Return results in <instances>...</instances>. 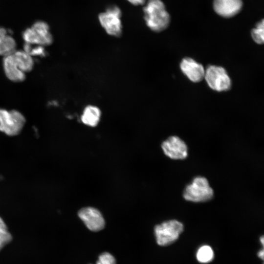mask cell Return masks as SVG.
<instances>
[{
  "mask_svg": "<svg viewBox=\"0 0 264 264\" xmlns=\"http://www.w3.org/2000/svg\"><path fill=\"white\" fill-rule=\"evenodd\" d=\"M204 78L209 87L215 91H227L231 88V79L226 70L221 66H209L205 70Z\"/></svg>",
  "mask_w": 264,
  "mask_h": 264,
  "instance_id": "cell-7",
  "label": "cell"
},
{
  "mask_svg": "<svg viewBox=\"0 0 264 264\" xmlns=\"http://www.w3.org/2000/svg\"><path fill=\"white\" fill-rule=\"evenodd\" d=\"M264 250L263 249L262 250H260L258 252V256L260 258L262 259L263 260L264 259Z\"/></svg>",
  "mask_w": 264,
  "mask_h": 264,
  "instance_id": "cell-21",
  "label": "cell"
},
{
  "mask_svg": "<svg viewBox=\"0 0 264 264\" xmlns=\"http://www.w3.org/2000/svg\"><path fill=\"white\" fill-rule=\"evenodd\" d=\"M22 37L26 44L44 47L51 45L53 42L48 25L42 21L35 22L31 27L26 29Z\"/></svg>",
  "mask_w": 264,
  "mask_h": 264,
  "instance_id": "cell-3",
  "label": "cell"
},
{
  "mask_svg": "<svg viewBox=\"0 0 264 264\" xmlns=\"http://www.w3.org/2000/svg\"><path fill=\"white\" fill-rule=\"evenodd\" d=\"M101 117V110L95 106L88 105L85 107L81 116L82 122L90 127H95Z\"/></svg>",
  "mask_w": 264,
  "mask_h": 264,
  "instance_id": "cell-15",
  "label": "cell"
},
{
  "mask_svg": "<svg viewBox=\"0 0 264 264\" xmlns=\"http://www.w3.org/2000/svg\"><path fill=\"white\" fill-rule=\"evenodd\" d=\"M261 242H262V244L264 245V237L262 236V237L260 238Z\"/></svg>",
  "mask_w": 264,
  "mask_h": 264,
  "instance_id": "cell-22",
  "label": "cell"
},
{
  "mask_svg": "<svg viewBox=\"0 0 264 264\" xmlns=\"http://www.w3.org/2000/svg\"><path fill=\"white\" fill-rule=\"evenodd\" d=\"M264 21L262 20L258 22L256 27L251 31L253 40L258 44H263L264 41Z\"/></svg>",
  "mask_w": 264,
  "mask_h": 264,
  "instance_id": "cell-17",
  "label": "cell"
},
{
  "mask_svg": "<svg viewBox=\"0 0 264 264\" xmlns=\"http://www.w3.org/2000/svg\"><path fill=\"white\" fill-rule=\"evenodd\" d=\"M12 240V236L8 231L7 227H0V251L4 245Z\"/></svg>",
  "mask_w": 264,
  "mask_h": 264,
  "instance_id": "cell-18",
  "label": "cell"
},
{
  "mask_svg": "<svg viewBox=\"0 0 264 264\" xmlns=\"http://www.w3.org/2000/svg\"><path fill=\"white\" fill-rule=\"evenodd\" d=\"M2 64L4 73L10 81L19 83L25 80L26 74L18 68L11 54L3 57Z\"/></svg>",
  "mask_w": 264,
  "mask_h": 264,
  "instance_id": "cell-12",
  "label": "cell"
},
{
  "mask_svg": "<svg viewBox=\"0 0 264 264\" xmlns=\"http://www.w3.org/2000/svg\"><path fill=\"white\" fill-rule=\"evenodd\" d=\"M162 149L165 154L173 159H183L188 155V147L185 142L177 136H171L163 142Z\"/></svg>",
  "mask_w": 264,
  "mask_h": 264,
  "instance_id": "cell-8",
  "label": "cell"
},
{
  "mask_svg": "<svg viewBox=\"0 0 264 264\" xmlns=\"http://www.w3.org/2000/svg\"><path fill=\"white\" fill-rule=\"evenodd\" d=\"M183 225L176 220H170L157 225L154 234L157 244L167 246L175 242L183 231Z\"/></svg>",
  "mask_w": 264,
  "mask_h": 264,
  "instance_id": "cell-6",
  "label": "cell"
},
{
  "mask_svg": "<svg viewBox=\"0 0 264 264\" xmlns=\"http://www.w3.org/2000/svg\"><path fill=\"white\" fill-rule=\"evenodd\" d=\"M180 68L183 73L193 82H199L204 77L205 69L203 66L191 58H183L180 64Z\"/></svg>",
  "mask_w": 264,
  "mask_h": 264,
  "instance_id": "cell-10",
  "label": "cell"
},
{
  "mask_svg": "<svg viewBox=\"0 0 264 264\" xmlns=\"http://www.w3.org/2000/svg\"><path fill=\"white\" fill-rule=\"evenodd\" d=\"M213 195V190L208 180L201 176L195 177L185 187L183 192V197L185 200L194 202L208 201L212 198Z\"/></svg>",
  "mask_w": 264,
  "mask_h": 264,
  "instance_id": "cell-2",
  "label": "cell"
},
{
  "mask_svg": "<svg viewBox=\"0 0 264 264\" xmlns=\"http://www.w3.org/2000/svg\"><path fill=\"white\" fill-rule=\"evenodd\" d=\"M16 49L17 43L14 38L5 29L0 28V56L3 57Z\"/></svg>",
  "mask_w": 264,
  "mask_h": 264,
  "instance_id": "cell-14",
  "label": "cell"
},
{
  "mask_svg": "<svg viewBox=\"0 0 264 264\" xmlns=\"http://www.w3.org/2000/svg\"><path fill=\"white\" fill-rule=\"evenodd\" d=\"M132 4L134 6L144 5L146 2V0H127Z\"/></svg>",
  "mask_w": 264,
  "mask_h": 264,
  "instance_id": "cell-20",
  "label": "cell"
},
{
  "mask_svg": "<svg viewBox=\"0 0 264 264\" xmlns=\"http://www.w3.org/2000/svg\"><path fill=\"white\" fill-rule=\"evenodd\" d=\"M242 6V0H214L213 7L220 16L230 18L237 14Z\"/></svg>",
  "mask_w": 264,
  "mask_h": 264,
  "instance_id": "cell-11",
  "label": "cell"
},
{
  "mask_svg": "<svg viewBox=\"0 0 264 264\" xmlns=\"http://www.w3.org/2000/svg\"><path fill=\"white\" fill-rule=\"evenodd\" d=\"M25 123L24 115L16 110L0 108V131L9 136L18 135Z\"/></svg>",
  "mask_w": 264,
  "mask_h": 264,
  "instance_id": "cell-5",
  "label": "cell"
},
{
  "mask_svg": "<svg viewBox=\"0 0 264 264\" xmlns=\"http://www.w3.org/2000/svg\"><path fill=\"white\" fill-rule=\"evenodd\" d=\"M114 257L108 252H104L98 258L96 264H115Z\"/></svg>",
  "mask_w": 264,
  "mask_h": 264,
  "instance_id": "cell-19",
  "label": "cell"
},
{
  "mask_svg": "<svg viewBox=\"0 0 264 264\" xmlns=\"http://www.w3.org/2000/svg\"><path fill=\"white\" fill-rule=\"evenodd\" d=\"M214 253L212 248L208 245H203L200 247L197 253V258L198 262L206 263L212 260Z\"/></svg>",
  "mask_w": 264,
  "mask_h": 264,
  "instance_id": "cell-16",
  "label": "cell"
},
{
  "mask_svg": "<svg viewBox=\"0 0 264 264\" xmlns=\"http://www.w3.org/2000/svg\"><path fill=\"white\" fill-rule=\"evenodd\" d=\"M78 216L91 231H98L105 226V220L102 214L94 208L88 207L80 209Z\"/></svg>",
  "mask_w": 264,
  "mask_h": 264,
  "instance_id": "cell-9",
  "label": "cell"
},
{
  "mask_svg": "<svg viewBox=\"0 0 264 264\" xmlns=\"http://www.w3.org/2000/svg\"><path fill=\"white\" fill-rule=\"evenodd\" d=\"M122 11L118 6H109L105 11L100 13L98 20L106 33L114 37H120L123 33Z\"/></svg>",
  "mask_w": 264,
  "mask_h": 264,
  "instance_id": "cell-4",
  "label": "cell"
},
{
  "mask_svg": "<svg viewBox=\"0 0 264 264\" xmlns=\"http://www.w3.org/2000/svg\"><path fill=\"white\" fill-rule=\"evenodd\" d=\"M13 59L18 68L25 74L32 70L34 66L33 57L23 50L16 49L11 53Z\"/></svg>",
  "mask_w": 264,
  "mask_h": 264,
  "instance_id": "cell-13",
  "label": "cell"
},
{
  "mask_svg": "<svg viewBox=\"0 0 264 264\" xmlns=\"http://www.w3.org/2000/svg\"><path fill=\"white\" fill-rule=\"evenodd\" d=\"M143 7L144 19L152 31L159 32L169 26L170 17L161 0H148Z\"/></svg>",
  "mask_w": 264,
  "mask_h": 264,
  "instance_id": "cell-1",
  "label": "cell"
}]
</instances>
